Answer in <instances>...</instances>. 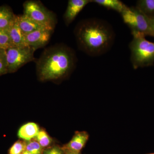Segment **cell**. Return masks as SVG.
I'll return each instance as SVG.
<instances>
[{
	"label": "cell",
	"instance_id": "30bf717a",
	"mask_svg": "<svg viewBox=\"0 0 154 154\" xmlns=\"http://www.w3.org/2000/svg\"><path fill=\"white\" fill-rule=\"evenodd\" d=\"M8 31L14 46L19 47L28 46L26 44L25 36L19 28L17 16H16V19Z\"/></svg>",
	"mask_w": 154,
	"mask_h": 154
},
{
	"label": "cell",
	"instance_id": "7c38bea8",
	"mask_svg": "<svg viewBox=\"0 0 154 154\" xmlns=\"http://www.w3.org/2000/svg\"><path fill=\"white\" fill-rule=\"evenodd\" d=\"M39 131V127L36 123L28 122L20 127L18 136L19 138L25 141H28L35 139Z\"/></svg>",
	"mask_w": 154,
	"mask_h": 154
},
{
	"label": "cell",
	"instance_id": "ac0fdd59",
	"mask_svg": "<svg viewBox=\"0 0 154 154\" xmlns=\"http://www.w3.org/2000/svg\"><path fill=\"white\" fill-rule=\"evenodd\" d=\"M26 150H25L31 154H43L44 149L35 140L26 141Z\"/></svg>",
	"mask_w": 154,
	"mask_h": 154
},
{
	"label": "cell",
	"instance_id": "ffe728a7",
	"mask_svg": "<svg viewBox=\"0 0 154 154\" xmlns=\"http://www.w3.org/2000/svg\"><path fill=\"white\" fill-rule=\"evenodd\" d=\"M8 73L5 50L0 49V76Z\"/></svg>",
	"mask_w": 154,
	"mask_h": 154
},
{
	"label": "cell",
	"instance_id": "e0dca14e",
	"mask_svg": "<svg viewBox=\"0 0 154 154\" xmlns=\"http://www.w3.org/2000/svg\"><path fill=\"white\" fill-rule=\"evenodd\" d=\"M13 46L8 30L0 29V49L6 50Z\"/></svg>",
	"mask_w": 154,
	"mask_h": 154
},
{
	"label": "cell",
	"instance_id": "4fadbf2b",
	"mask_svg": "<svg viewBox=\"0 0 154 154\" xmlns=\"http://www.w3.org/2000/svg\"><path fill=\"white\" fill-rule=\"evenodd\" d=\"M16 16L11 7L7 5L0 6V29L8 30Z\"/></svg>",
	"mask_w": 154,
	"mask_h": 154
},
{
	"label": "cell",
	"instance_id": "603a6c76",
	"mask_svg": "<svg viewBox=\"0 0 154 154\" xmlns=\"http://www.w3.org/2000/svg\"><path fill=\"white\" fill-rule=\"evenodd\" d=\"M63 151L65 154H81V153H77L67 151Z\"/></svg>",
	"mask_w": 154,
	"mask_h": 154
},
{
	"label": "cell",
	"instance_id": "ba28073f",
	"mask_svg": "<svg viewBox=\"0 0 154 154\" xmlns=\"http://www.w3.org/2000/svg\"><path fill=\"white\" fill-rule=\"evenodd\" d=\"M89 135L86 131H77L69 142L62 149L64 151L79 153L89 140Z\"/></svg>",
	"mask_w": 154,
	"mask_h": 154
},
{
	"label": "cell",
	"instance_id": "6da1fadb",
	"mask_svg": "<svg viewBox=\"0 0 154 154\" xmlns=\"http://www.w3.org/2000/svg\"><path fill=\"white\" fill-rule=\"evenodd\" d=\"M75 33L80 49L93 57L106 53L113 46L115 39V33L110 24L97 19L80 22Z\"/></svg>",
	"mask_w": 154,
	"mask_h": 154
},
{
	"label": "cell",
	"instance_id": "7a4b0ae2",
	"mask_svg": "<svg viewBox=\"0 0 154 154\" xmlns=\"http://www.w3.org/2000/svg\"><path fill=\"white\" fill-rule=\"evenodd\" d=\"M77 58L70 48L57 45L46 48L36 64L41 81H55L69 75L75 67Z\"/></svg>",
	"mask_w": 154,
	"mask_h": 154
},
{
	"label": "cell",
	"instance_id": "5b68a950",
	"mask_svg": "<svg viewBox=\"0 0 154 154\" xmlns=\"http://www.w3.org/2000/svg\"><path fill=\"white\" fill-rule=\"evenodd\" d=\"M121 14L123 22L129 27L133 36H150V19L135 7H128Z\"/></svg>",
	"mask_w": 154,
	"mask_h": 154
},
{
	"label": "cell",
	"instance_id": "2e32d148",
	"mask_svg": "<svg viewBox=\"0 0 154 154\" xmlns=\"http://www.w3.org/2000/svg\"><path fill=\"white\" fill-rule=\"evenodd\" d=\"M42 148H47L52 143V139L43 130L39 131L35 138Z\"/></svg>",
	"mask_w": 154,
	"mask_h": 154
},
{
	"label": "cell",
	"instance_id": "8992f818",
	"mask_svg": "<svg viewBox=\"0 0 154 154\" xmlns=\"http://www.w3.org/2000/svg\"><path fill=\"white\" fill-rule=\"evenodd\" d=\"M35 51L29 46H13L6 50L8 73L17 72L26 64L34 60Z\"/></svg>",
	"mask_w": 154,
	"mask_h": 154
},
{
	"label": "cell",
	"instance_id": "52a82bcc",
	"mask_svg": "<svg viewBox=\"0 0 154 154\" xmlns=\"http://www.w3.org/2000/svg\"><path fill=\"white\" fill-rule=\"evenodd\" d=\"M53 30L43 28L24 35L26 44L36 50L44 47L49 42Z\"/></svg>",
	"mask_w": 154,
	"mask_h": 154
},
{
	"label": "cell",
	"instance_id": "d6986e66",
	"mask_svg": "<svg viewBox=\"0 0 154 154\" xmlns=\"http://www.w3.org/2000/svg\"><path fill=\"white\" fill-rule=\"evenodd\" d=\"M26 141L18 140L11 147L9 154H22L26 150Z\"/></svg>",
	"mask_w": 154,
	"mask_h": 154
},
{
	"label": "cell",
	"instance_id": "9c48e42d",
	"mask_svg": "<svg viewBox=\"0 0 154 154\" xmlns=\"http://www.w3.org/2000/svg\"><path fill=\"white\" fill-rule=\"evenodd\" d=\"M91 0H69L68 2L66 11L64 14V20L66 25L72 23L79 13L89 3Z\"/></svg>",
	"mask_w": 154,
	"mask_h": 154
},
{
	"label": "cell",
	"instance_id": "9a60e30c",
	"mask_svg": "<svg viewBox=\"0 0 154 154\" xmlns=\"http://www.w3.org/2000/svg\"><path fill=\"white\" fill-rule=\"evenodd\" d=\"M135 7L149 19L154 18V0L137 1Z\"/></svg>",
	"mask_w": 154,
	"mask_h": 154
},
{
	"label": "cell",
	"instance_id": "3957f363",
	"mask_svg": "<svg viewBox=\"0 0 154 154\" xmlns=\"http://www.w3.org/2000/svg\"><path fill=\"white\" fill-rule=\"evenodd\" d=\"M130 43L131 61L134 69L152 66L154 64V42L146 40L145 36L133 35Z\"/></svg>",
	"mask_w": 154,
	"mask_h": 154
},
{
	"label": "cell",
	"instance_id": "5bb4252c",
	"mask_svg": "<svg viewBox=\"0 0 154 154\" xmlns=\"http://www.w3.org/2000/svg\"><path fill=\"white\" fill-rule=\"evenodd\" d=\"M91 2L106 8L117 11L120 14L128 8L124 3L119 0H92Z\"/></svg>",
	"mask_w": 154,
	"mask_h": 154
},
{
	"label": "cell",
	"instance_id": "cb8c5ba5",
	"mask_svg": "<svg viewBox=\"0 0 154 154\" xmlns=\"http://www.w3.org/2000/svg\"><path fill=\"white\" fill-rule=\"evenodd\" d=\"M22 154H30V152H29L25 150V152H24L22 153Z\"/></svg>",
	"mask_w": 154,
	"mask_h": 154
},
{
	"label": "cell",
	"instance_id": "7402d4cb",
	"mask_svg": "<svg viewBox=\"0 0 154 154\" xmlns=\"http://www.w3.org/2000/svg\"><path fill=\"white\" fill-rule=\"evenodd\" d=\"M151 36L154 37V18L150 19Z\"/></svg>",
	"mask_w": 154,
	"mask_h": 154
},
{
	"label": "cell",
	"instance_id": "d4e9b609",
	"mask_svg": "<svg viewBox=\"0 0 154 154\" xmlns=\"http://www.w3.org/2000/svg\"><path fill=\"white\" fill-rule=\"evenodd\" d=\"M154 154V153H149V154Z\"/></svg>",
	"mask_w": 154,
	"mask_h": 154
},
{
	"label": "cell",
	"instance_id": "277c9868",
	"mask_svg": "<svg viewBox=\"0 0 154 154\" xmlns=\"http://www.w3.org/2000/svg\"><path fill=\"white\" fill-rule=\"evenodd\" d=\"M24 15L37 24L54 30L57 21L55 14L38 1H27L23 4Z\"/></svg>",
	"mask_w": 154,
	"mask_h": 154
},
{
	"label": "cell",
	"instance_id": "8fae6325",
	"mask_svg": "<svg viewBox=\"0 0 154 154\" xmlns=\"http://www.w3.org/2000/svg\"><path fill=\"white\" fill-rule=\"evenodd\" d=\"M17 19L19 28L24 35L39 29L49 28L37 24L24 14L17 16Z\"/></svg>",
	"mask_w": 154,
	"mask_h": 154
},
{
	"label": "cell",
	"instance_id": "44dd1931",
	"mask_svg": "<svg viewBox=\"0 0 154 154\" xmlns=\"http://www.w3.org/2000/svg\"><path fill=\"white\" fill-rule=\"evenodd\" d=\"M43 154H65L62 147L59 146H54L44 150Z\"/></svg>",
	"mask_w": 154,
	"mask_h": 154
}]
</instances>
